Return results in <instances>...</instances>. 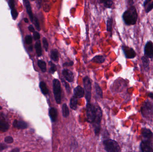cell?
I'll return each instance as SVG.
<instances>
[{
    "instance_id": "obj_1",
    "label": "cell",
    "mask_w": 153,
    "mask_h": 152,
    "mask_svg": "<svg viewBox=\"0 0 153 152\" xmlns=\"http://www.w3.org/2000/svg\"><path fill=\"white\" fill-rule=\"evenodd\" d=\"M122 19L126 25L136 24L138 19V14L134 6L129 7L126 11H124L122 15Z\"/></svg>"
},
{
    "instance_id": "obj_2",
    "label": "cell",
    "mask_w": 153,
    "mask_h": 152,
    "mask_svg": "<svg viewBox=\"0 0 153 152\" xmlns=\"http://www.w3.org/2000/svg\"><path fill=\"white\" fill-rule=\"evenodd\" d=\"M95 107L96 109V116L95 121L92 124L94 128L95 134L99 135L101 129V122L103 114L102 110L98 105L95 106Z\"/></svg>"
},
{
    "instance_id": "obj_3",
    "label": "cell",
    "mask_w": 153,
    "mask_h": 152,
    "mask_svg": "<svg viewBox=\"0 0 153 152\" xmlns=\"http://www.w3.org/2000/svg\"><path fill=\"white\" fill-rule=\"evenodd\" d=\"M104 145L105 149L107 152H119L121 151L119 144L113 140L108 139L104 140Z\"/></svg>"
},
{
    "instance_id": "obj_4",
    "label": "cell",
    "mask_w": 153,
    "mask_h": 152,
    "mask_svg": "<svg viewBox=\"0 0 153 152\" xmlns=\"http://www.w3.org/2000/svg\"><path fill=\"white\" fill-rule=\"evenodd\" d=\"M53 90L56 102L57 104H60L61 102V88L60 82L57 79L53 80Z\"/></svg>"
},
{
    "instance_id": "obj_5",
    "label": "cell",
    "mask_w": 153,
    "mask_h": 152,
    "mask_svg": "<svg viewBox=\"0 0 153 152\" xmlns=\"http://www.w3.org/2000/svg\"><path fill=\"white\" fill-rule=\"evenodd\" d=\"M96 116V107L90 103H88L87 105V117L88 122L93 123Z\"/></svg>"
},
{
    "instance_id": "obj_6",
    "label": "cell",
    "mask_w": 153,
    "mask_h": 152,
    "mask_svg": "<svg viewBox=\"0 0 153 152\" xmlns=\"http://www.w3.org/2000/svg\"><path fill=\"white\" fill-rule=\"evenodd\" d=\"M83 85L86 93V99L88 103H90L91 96V83L90 79L88 76L83 79Z\"/></svg>"
},
{
    "instance_id": "obj_7",
    "label": "cell",
    "mask_w": 153,
    "mask_h": 152,
    "mask_svg": "<svg viewBox=\"0 0 153 152\" xmlns=\"http://www.w3.org/2000/svg\"><path fill=\"white\" fill-rule=\"evenodd\" d=\"M141 113L144 117H149L153 113V105L151 102L147 101L144 103L141 109Z\"/></svg>"
},
{
    "instance_id": "obj_8",
    "label": "cell",
    "mask_w": 153,
    "mask_h": 152,
    "mask_svg": "<svg viewBox=\"0 0 153 152\" xmlns=\"http://www.w3.org/2000/svg\"><path fill=\"white\" fill-rule=\"evenodd\" d=\"M140 151L143 152H153V144L151 139L142 140L140 145Z\"/></svg>"
},
{
    "instance_id": "obj_9",
    "label": "cell",
    "mask_w": 153,
    "mask_h": 152,
    "mask_svg": "<svg viewBox=\"0 0 153 152\" xmlns=\"http://www.w3.org/2000/svg\"><path fill=\"white\" fill-rule=\"evenodd\" d=\"M144 55L148 58L153 59V42L151 41H147L144 47Z\"/></svg>"
},
{
    "instance_id": "obj_10",
    "label": "cell",
    "mask_w": 153,
    "mask_h": 152,
    "mask_svg": "<svg viewBox=\"0 0 153 152\" xmlns=\"http://www.w3.org/2000/svg\"><path fill=\"white\" fill-rule=\"evenodd\" d=\"M122 49L125 55V57L129 59L134 58L136 56V53L133 49L128 46H123Z\"/></svg>"
},
{
    "instance_id": "obj_11",
    "label": "cell",
    "mask_w": 153,
    "mask_h": 152,
    "mask_svg": "<svg viewBox=\"0 0 153 152\" xmlns=\"http://www.w3.org/2000/svg\"><path fill=\"white\" fill-rule=\"evenodd\" d=\"M10 125L8 122L4 117L0 118V132H5L9 129Z\"/></svg>"
},
{
    "instance_id": "obj_12",
    "label": "cell",
    "mask_w": 153,
    "mask_h": 152,
    "mask_svg": "<svg viewBox=\"0 0 153 152\" xmlns=\"http://www.w3.org/2000/svg\"><path fill=\"white\" fill-rule=\"evenodd\" d=\"M13 125L14 128L18 129H24L28 127V124L26 122L16 120L14 121Z\"/></svg>"
},
{
    "instance_id": "obj_13",
    "label": "cell",
    "mask_w": 153,
    "mask_h": 152,
    "mask_svg": "<svg viewBox=\"0 0 153 152\" xmlns=\"http://www.w3.org/2000/svg\"><path fill=\"white\" fill-rule=\"evenodd\" d=\"M24 2L25 7L26 9V12H27V14H28L29 18H30V20H31L32 23H33V15L32 7H31L30 1H29V0H24Z\"/></svg>"
},
{
    "instance_id": "obj_14",
    "label": "cell",
    "mask_w": 153,
    "mask_h": 152,
    "mask_svg": "<svg viewBox=\"0 0 153 152\" xmlns=\"http://www.w3.org/2000/svg\"><path fill=\"white\" fill-rule=\"evenodd\" d=\"M74 92V96L78 99L83 97L85 94V91L82 87L80 86H77L75 88Z\"/></svg>"
},
{
    "instance_id": "obj_15",
    "label": "cell",
    "mask_w": 153,
    "mask_h": 152,
    "mask_svg": "<svg viewBox=\"0 0 153 152\" xmlns=\"http://www.w3.org/2000/svg\"><path fill=\"white\" fill-rule=\"evenodd\" d=\"M62 74L67 81L72 82L74 80V75L72 72L68 69H64L62 71Z\"/></svg>"
},
{
    "instance_id": "obj_16",
    "label": "cell",
    "mask_w": 153,
    "mask_h": 152,
    "mask_svg": "<svg viewBox=\"0 0 153 152\" xmlns=\"http://www.w3.org/2000/svg\"><path fill=\"white\" fill-rule=\"evenodd\" d=\"M146 13H149L153 9V0H145L143 3Z\"/></svg>"
},
{
    "instance_id": "obj_17",
    "label": "cell",
    "mask_w": 153,
    "mask_h": 152,
    "mask_svg": "<svg viewBox=\"0 0 153 152\" xmlns=\"http://www.w3.org/2000/svg\"><path fill=\"white\" fill-rule=\"evenodd\" d=\"M141 135L146 139H151L153 136V132L149 129L144 128L141 130Z\"/></svg>"
},
{
    "instance_id": "obj_18",
    "label": "cell",
    "mask_w": 153,
    "mask_h": 152,
    "mask_svg": "<svg viewBox=\"0 0 153 152\" xmlns=\"http://www.w3.org/2000/svg\"><path fill=\"white\" fill-rule=\"evenodd\" d=\"M49 115L52 122H56L57 118V111L54 107H51L49 111Z\"/></svg>"
},
{
    "instance_id": "obj_19",
    "label": "cell",
    "mask_w": 153,
    "mask_h": 152,
    "mask_svg": "<svg viewBox=\"0 0 153 152\" xmlns=\"http://www.w3.org/2000/svg\"><path fill=\"white\" fill-rule=\"evenodd\" d=\"M141 59L144 69L146 71H148L149 65V58L144 56L141 57Z\"/></svg>"
},
{
    "instance_id": "obj_20",
    "label": "cell",
    "mask_w": 153,
    "mask_h": 152,
    "mask_svg": "<svg viewBox=\"0 0 153 152\" xmlns=\"http://www.w3.org/2000/svg\"><path fill=\"white\" fill-rule=\"evenodd\" d=\"M51 58L55 62H58L59 60V52L57 50L54 49L51 52Z\"/></svg>"
},
{
    "instance_id": "obj_21",
    "label": "cell",
    "mask_w": 153,
    "mask_h": 152,
    "mask_svg": "<svg viewBox=\"0 0 153 152\" xmlns=\"http://www.w3.org/2000/svg\"><path fill=\"white\" fill-rule=\"evenodd\" d=\"M78 99L75 97L73 96L70 99V107L73 110H76L77 108Z\"/></svg>"
},
{
    "instance_id": "obj_22",
    "label": "cell",
    "mask_w": 153,
    "mask_h": 152,
    "mask_svg": "<svg viewBox=\"0 0 153 152\" xmlns=\"http://www.w3.org/2000/svg\"><path fill=\"white\" fill-rule=\"evenodd\" d=\"M105 58L102 56H97L92 58L91 61L97 64H102L104 62Z\"/></svg>"
},
{
    "instance_id": "obj_23",
    "label": "cell",
    "mask_w": 153,
    "mask_h": 152,
    "mask_svg": "<svg viewBox=\"0 0 153 152\" xmlns=\"http://www.w3.org/2000/svg\"><path fill=\"white\" fill-rule=\"evenodd\" d=\"M99 2L100 3L104 4V6L107 8H111L113 6V0H98Z\"/></svg>"
},
{
    "instance_id": "obj_24",
    "label": "cell",
    "mask_w": 153,
    "mask_h": 152,
    "mask_svg": "<svg viewBox=\"0 0 153 152\" xmlns=\"http://www.w3.org/2000/svg\"><path fill=\"white\" fill-rule=\"evenodd\" d=\"M40 87L42 93L43 95H46L49 93V90L47 88L46 83L44 82L41 81L40 82Z\"/></svg>"
},
{
    "instance_id": "obj_25",
    "label": "cell",
    "mask_w": 153,
    "mask_h": 152,
    "mask_svg": "<svg viewBox=\"0 0 153 152\" xmlns=\"http://www.w3.org/2000/svg\"><path fill=\"white\" fill-rule=\"evenodd\" d=\"M35 50H36V54H37V56L38 57H40L42 55V49L41 46L40 42V41H39L36 42L35 43Z\"/></svg>"
},
{
    "instance_id": "obj_26",
    "label": "cell",
    "mask_w": 153,
    "mask_h": 152,
    "mask_svg": "<svg viewBox=\"0 0 153 152\" xmlns=\"http://www.w3.org/2000/svg\"><path fill=\"white\" fill-rule=\"evenodd\" d=\"M62 112L63 116L66 118L69 115V109L66 104H64L62 107Z\"/></svg>"
},
{
    "instance_id": "obj_27",
    "label": "cell",
    "mask_w": 153,
    "mask_h": 152,
    "mask_svg": "<svg viewBox=\"0 0 153 152\" xmlns=\"http://www.w3.org/2000/svg\"><path fill=\"white\" fill-rule=\"evenodd\" d=\"M37 64L43 72H46V64L44 61L41 60H39Z\"/></svg>"
},
{
    "instance_id": "obj_28",
    "label": "cell",
    "mask_w": 153,
    "mask_h": 152,
    "mask_svg": "<svg viewBox=\"0 0 153 152\" xmlns=\"http://www.w3.org/2000/svg\"><path fill=\"white\" fill-rule=\"evenodd\" d=\"M113 18H108L107 23V31L112 32L113 30Z\"/></svg>"
},
{
    "instance_id": "obj_29",
    "label": "cell",
    "mask_w": 153,
    "mask_h": 152,
    "mask_svg": "<svg viewBox=\"0 0 153 152\" xmlns=\"http://www.w3.org/2000/svg\"><path fill=\"white\" fill-rule=\"evenodd\" d=\"M95 88H96L97 94L99 96V97L102 98H103V91H102V89L101 88L100 86L97 83H95Z\"/></svg>"
},
{
    "instance_id": "obj_30",
    "label": "cell",
    "mask_w": 153,
    "mask_h": 152,
    "mask_svg": "<svg viewBox=\"0 0 153 152\" xmlns=\"http://www.w3.org/2000/svg\"><path fill=\"white\" fill-rule=\"evenodd\" d=\"M49 65L50 68V72L51 74H53L55 72L57 71V66L55 64H53L51 61L49 62Z\"/></svg>"
},
{
    "instance_id": "obj_31",
    "label": "cell",
    "mask_w": 153,
    "mask_h": 152,
    "mask_svg": "<svg viewBox=\"0 0 153 152\" xmlns=\"http://www.w3.org/2000/svg\"><path fill=\"white\" fill-rule=\"evenodd\" d=\"M34 23L35 26V28H36L38 31H40V23H39V20H38V18L35 17H34Z\"/></svg>"
},
{
    "instance_id": "obj_32",
    "label": "cell",
    "mask_w": 153,
    "mask_h": 152,
    "mask_svg": "<svg viewBox=\"0 0 153 152\" xmlns=\"http://www.w3.org/2000/svg\"><path fill=\"white\" fill-rule=\"evenodd\" d=\"M43 10L46 12H49L51 9V5L49 3V1H47V2L45 1L44 4L43 5Z\"/></svg>"
},
{
    "instance_id": "obj_33",
    "label": "cell",
    "mask_w": 153,
    "mask_h": 152,
    "mask_svg": "<svg viewBox=\"0 0 153 152\" xmlns=\"http://www.w3.org/2000/svg\"><path fill=\"white\" fill-rule=\"evenodd\" d=\"M43 48L45 51H47L49 49V43L46 38H43Z\"/></svg>"
},
{
    "instance_id": "obj_34",
    "label": "cell",
    "mask_w": 153,
    "mask_h": 152,
    "mask_svg": "<svg viewBox=\"0 0 153 152\" xmlns=\"http://www.w3.org/2000/svg\"><path fill=\"white\" fill-rule=\"evenodd\" d=\"M25 43L27 45H30V44H32V38L31 35H27L25 37Z\"/></svg>"
},
{
    "instance_id": "obj_35",
    "label": "cell",
    "mask_w": 153,
    "mask_h": 152,
    "mask_svg": "<svg viewBox=\"0 0 153 152\" xmlns=\"http://www.w3.org/2000/svg\"><path fill=\"white\" fill-rule=\"evenodd\" d=\"M7 2L11 10L15 9V0H7Z\"/></svg>"
},
{
    "instance_id": "obj_36",
    "label": "cell",
    "mask_w": 153,
    "mask_h": 152,
    "mask_svg": "<svg viewBox=\"0 0 153 152\" xmlns=\"http://www.w3.org/2000/svg\"><path fill=\"white\" fill-rule=\"evenodd\" d=\"M11 14L14 20H16L18 16V13L16 9L12 10H11Z\"/></svg>"
},
{
    "instance_id": "obj_37",
    "label": "cell",
    "mask_w": 153,
    "mask_h": 152,
    "mask_svg": "<svg viewBox=\"0 0 153 152\" xmlns=\"http://www.w3.org/2000/svg\"><path fill=\"white\" fill-rule=\"evenodd\" d=\"M5 141L7 144H11L14 142V139L12 137H10V136H8L5 138Z\"/></svg>"
},
{
    "instance_id": "obj_38",
    "label": "cell",
    "mask_w": 153,
    "mask_h": 152,
    "mask_svg": "<svg viewBox=\"0 0 153 152\" xmlns=\"http://www.w3.org/2000/svg\"><path fill=\"white\" fill-rule=\"evenodd\" d=\"M62 82L63 83L64 86L65 87V88L66 89L68 93H70L71 89H70V86L68 85V83H67L66 82H65L63 80H62Z\"/></svg>"
},
{
    "instance_id": "obj_39",
    "label": "cell",
    "mask_w": 153,
    "mask_h": 152,
    "mask_svg": "<svg viewBox=\"0 0 153 152\" xmlns=\"http://www.w3.org/2000/svg\"><path fill=\"white\" fill-rule=\"evenodd\" d=\"M33 37L34 40H37L40 39V35L38 32L35 31L33 33Z\"/></svg>"
},
{
    "instance_id": "obj_40",
    "label": "cell",
    "mask_w": 153,
    "mask_h": 152,
    "mask_svg": "<svg viewBox=\"0 0 153 152\" xmlns=\"http://www.w3.org/2000/svg\"><path fill=\"white\" fill-rule=\"evenodd\" d=\"M7 148L8 146L6 144H4V143H1L0 144V151L7 149Z\"/></svg>"
},
{
    "instance_id": "obj_41",
    "label": "cell",
    "mask_w": 153,
    "mask_h": 152,
    "mask_svg": "<svg viewBox=\"0 0 153 152\" xmlns=\"http://www.w3.org/2000/svg\"><path fill=\"white\" fill-rule=\"evenodd\" d=\"M73 64H74V62L70 61V62H66V63H64L63 65L64 66H72Z\"/></svg>"
},
{
    "instance_id": "obj_42",
    "label": "cell",
    "mask_w": 153,
    "mask_h": 152,
    "mask_svg": "<svg viewBox=\"0 0 153 152\" xmlns=\"http://www.w3.org/2000/svg\"><path fill=\"white\" fill-rule=\"evenodd\" d=\"M36 2H37V7H38V8L39 9H40L41 7L42 0H37Z\"/></svg>"
},
{
    "instance_id": "obj_43",
    "label": "cell",
    "mask_w": 153,
    "mask_h": 152,
    "mask_svg": "<svg viewBox=\"0 0 153 152\" xmlns=\"http://www.w3.org/2000/svg\"><path fill=\"white\" fill-rule=\"evenodd\" d=\"M28 30H29V31H30V32H31L34 33L35 31L33 26L32 25L29 26V27H28Z\"/></svg>"
},
{
    "instance_id": "obj_44",
    "label": "cell",
    "mask_w": 153,
    "mask_h": 152,
    "mask_svg": "<svg viewBox=\"0 0 153 152\" xmlns=\"http://www.w3.org/2000/svg\"><path fill=\"white\" fill-rule=\"evenodd\" d=\"M128 5L129 6V7L133 6V5L134 3V1H133V0H128Z\"/></svg>"
},
{
    "instance_id": "obj_45",
    "label": "cell",
    "mask_w": 153,
    "mask_h": 152,
    "mask_svg": "<svg viewBox=\"0 0 153 152\" xmlns=\"http://www.w3.org/2000/svg\"><path fill=\"white\" fill-rule=\"evenodd\" d=\"M20 151V150H19V148H15V149H13V150H11V152H18Z\"/></svg>"
},
{
    "instance_id": "obj_46",
    "label": "cell",
    "mask_w": 153,
    "mask_h": 152,
    "mask_svg": "<svg viewBox=\"0 0 153 152\" xmlns=\"http://www.w3.org/2000/svg\"><path fill=\"white\" fill-rule=\"evenodd\" d=\"M148 96L150 98L152 99H153V93H152V92L149 93V94Z\"/></svg>"
},
{
    "instance_id": "obj_47",
    "label": "cell",
    "mask_w": 153,
    "mask_h": 152,
    "mask_svg": "<svg viewBox=\"0 0 153 152\" xmlns=\"http://www.w3.org/2000/svg\"><path fill=\"white\" fill-rule=\"evenodd\" d=\"M24 21L25 23H29V20H28V19H27V18H24Z\"/></svg>"
},
{
    "instance_id": "obj_48",
    "label": "cell",
    "mask_w": 153,
    "mask_h": 152,
    "mask_svg": "<svg viewBox=\"0 0 153 152\" xmlns=\"http://www.w3.org/2000/svg\"><path fill=\"white\" fill-rule=\"evenodd\" d=\"M29 50H30V51H32L33 50V48L32 46H31V47H29Z\"/></svg>"
},
{
    "instance_id": "obj_49",
    "label": "cell",
    "mask_w": 153,
    "mask_h": 152,
    "mask_svg": "<svg viewBox=\"0 0 153 152\" xmlns=\"http://www.w3.org/2000/svg\"><path fill=\"white\" fill-rule=\"evenodd\" d=\"M1 109H2V107H1L0 106V110H1Z\"/></svg>"
},
{
    "instance_id": "obj_50",
    "label": "cell",
    "mask_w": 153,
    "mask_h": 152,
    "mask_svg": "<svg viewBox=\"0 0 153 152\" xmlns=\"http://www.w3.org/2000/svg\"><path fill=\"white\" fill-rule=\"evenodd\" d=\"M31 1H34L35 0H31Z\"/></svg>"
}]
</instances>
